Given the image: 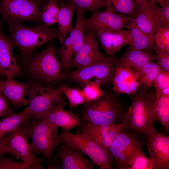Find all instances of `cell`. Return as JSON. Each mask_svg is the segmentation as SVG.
I'll list each match as a JSON object with an SVG mask.
<instances>
[{
    "instance_id": "cell-21",
    "label": "cell",
    "mask_w": 169,
    "mask_h": 169,
    "mask_svg": "<svg viewBox=\"0 0 169 169\" xmlns=\"http://www.w3.org/2000/svg\"><path fill=\"white\" fill-rule=\"evenodd\" d=\"M28 89L27 84H20L11 79L2 80L0 92L15 107L18 108L28 105L29 99L24 98L27 95Z\"/></svg>"
},
{
    "instance_id": "cell-25",
    "label": "cell",
    "mask_w": 169,
    "mask_h": 169,
    "mask_svg": "<svg viewBox=\"0 0 169 169\" xmlns=\"http://www.w3.org/2000/svg\"><path fill=\"white\" fill-rule=\"evenodd\" d=\"M32 119L27 107L22 111L14 113L0 120V140L11 134L25 121Z\"/></svg>"
},
{
    "instance_id": "cell-26",
    "label": "cell",
    "mask_w": 169,
    "mask_h": 169,
    "mask_svg": "<svg viewBox=\"0 0 169 169\" xmlns=\"http://www.w3.org/2000/svg\"><path fill=\"white\" fill-rule=\"evenodd\" d=\"M76 10L77 18L75 24L69 37L72 43L74 55L81 47L86 35L84 27V15L86 11L79 8Z\"/></svg>"
},
{
    "instance_id": "cell-13",
    "label": "cell",
    "mask_w": 169,
    "mask_h": 169,
    "mask_svg": "<svg viewBox=\"0 0 169 169\" xmlns=\"http://www.w3.org/2000/svg\"><path fill=\"white\" fill-rule=\"evenodd\" d=\"M133 18L127 15L105 11H99L84 20L85 33H95L100 30L121 31L126 27Z\"/></svg>"
},
{
    "instance_id": "cell-47",
    "label": "cell",
    "mask_w": 169,
    "mask_h": 169,
    "mask_svg": "<svg viewBox=\"0 0 169 169\" xmlns=\"http://www.w3.org/2000/svg\"><path fill=\"white\" fill-rule=\"evenodd\" d=\"M2 80H2L0 79V86H1V84H2Z\"/></svg>"
},
{
    "instance_id": "cell-18",
    "label": "cell",
    "mask_w": 169,
    "mask_h": 169,
    "mask_svg": "<svg viewBox=\"0 0 169 169\" xmlns=\"http://www.w3.org/2000/svg\"><path fill=\"white\" fill-rule=\"evenodd\" d=\"M66 105L65 98L62 97L41 120L59 126L64 131H69L78 125L81 119L71 111L65 110L64 106Z\"/></svg>"
},
{
    "instance_id": "cell-10",
    "label": "cell",
    "mask_w": 169,
    "mask_h": 169,
    "mask_svg": "<svg viewBox=\"0 0 169 169\" xmlns=\"http://www.w3.org/2000/svg\"><path fill=\"white\" fill-rule=\"evenodd\" d=\"M41 0H2L0 15L6 21L21 23L31 21L42 23L40 14L42 9Z\"/></svg>"
},
{
    "instance_id": "cell-1",
    "label": "cell",
    "mask_w": 169,
    "mask_h": 169,
    "mask_svg": "<svg viewBox=\"0 0 169 169\" xmlns=\"http://www.w3.org/2000/svg\"><path fill=\"white\" fill-rule=\"evenodd\" d=\"M142 83L137 92L131 95V103L126 110L122 122V131L132 130L146 137L156 132L153 125L156 120L155 114L156 95L154 90Z\"/></svg>"
},
{
    "instance_id": "cell-31",
    "label": "cell",
    "mask_w": 169,
    "mask_h": 169,
    "mask_svg": "<svg viewBox=\"0 0 169 169\" xmlns=\"http://www.w3.org/2000/svg\"><path fill=\"white\" fill-rule=\"evenodd\" d=\"M59 39L61 45L58 49H55V52L59 57L62 68L67 71L70 67L72 57L74 55L72 43L69 37Z\"/></svg>"
},
{
    "instance_id": "cell-40",
    "label": "cell",
    "mask_w": 169,
    "mask_h": 169,
    "mask_svg": "<svg viewBox=\"0 0 169 169\" xmlns=\"http://www.w3.org/2000/svg\"><path fill=\"white\" fill-rule=\"evenodd\" d=\"M156 59L158 61L161 68L169 71V52L156 47Z\"/></svg>"
},
{
    "instance_id": "cell-34",
    "label": "cell",
    "mask_w": 169,
    "mask_h": 169,
    "mask_svg": "<svg viewBox=\"0 0 169 169\" xmlns=\"http://www.w3.org/2000/svg\"><path fill=\"white\" fill-rule=\"evenodd\" d=\"M153 38L156 47L169 52V26L159 25L155 30Z\"/></svg>"
},
{
    "instance_id": "cell-2",
    "label": "cell",
    "mask_w": 169,
    "mask_h": 169,
    "mask_svg": "<svg viewBox=\"0 0 169 169\" xmlns=\"http://www.w3.org/2000/svg\"><path fill=\"white\" fill-rule=\"evenodd\" d=\"M9 36L19 49L24 61L27 63L34 52L46 43L59 38L58 29L43 25L42 23L30 27L16 21L6 20Z\"/></svg>"
},
{
    "instance_id": "cell-42",
    "label": "cell",
    "mask_w": 169,
    "mask_h": 169,
    "mask_svg": "<svg viewBox=\"0 0 169 169\" xmlns=\"http://www.w3.org/2000/svg\"><path fill=\"white\" fill-rule=\"evenodd\" d=\"M160 24L169 26V3L161 7Z\"/></svg>"
},
{
    "instance_id": "cell-46",
    "label": "cell",
    "mask_w": 169,
    "mask_h": 169,
    "mask_svg": "<svg viewBox=\"0 0 169 169\" xmlns=\"http://www.w3.org/2000/svg\"><path fill=\"white\" fill-rule=\"evenodd\" d=\"M149 2L154 3H156V2L157 1V0H149Z\"/></svg>"
},
{
    "instance_id": "cell-23",
    "label": "cell",
    "mask_w": 169,
    "mask_h": 169,
    "mask_svg": "<svg viewBox=\"0 0 169 169\" xmlns=\"http://www.w3.org/2000/svg\"><path fill=\"white\" fill-rule=\"evenodd\" d=\"M132 39L129 44L131 50H146L151 49L154 44L153 37L146 33L139 28L133 20L126 26Z\"/></svg>"
},
{
    "instance_id": "cell-44",
    "label": "cell",
    "mask_w": 169,
    "mask_h": 169,
    "mask_svg": "<svg viewBox=\"0 0 169 169\" xmlns=\"http://www.w3.org/2000/svg\"><path fill=\"white\" fill-rule=\"evenodd\" d=\"M138 9L145 5L147 2V0H133Z\"/></svg>"
},
{
    "instance_id": "cell-30",
    "label": "cell",
    "mask_w": 169,
    "mask_h": 169,
    "mask_svg": "<svg viewBox=\"0 0 169 169\" xmlns=\"http://www.w3.org/2000/svg\"><path fill=\"white\" fill-rule=\"evenodd\" d=\"M161 69L158 62L156 63L150 62L135 70L138 73L142 83L150 89L153 86L155 78Z\"/></svg>"
},
{
    "instance_id": "cell-19",
    "label": "cell",
    "mask_w": 169,
    "mask_h": 169,
    "mask_svg": "<svg viewBox=\"0 0 169 169\" xmlns=\"http://www.w3.org/2000/svg\"><path fill=\"white\" fill-rule=\"evenodd\" d=\"M155 3L147 2L138 9L136 15L133 18L134 23L139 28L152 37L161 22V8Z\"/></svg>"
},
{
    "instance_id": "cell-12",
    "label": "cell",
    "mask_w": 169,
    "mask_h": 169,
    "mask_svg": "<svg viewBox=\"0 0 169 169\" xmlns=\"http://www.w3.org/2000/svg\"><path fill=\"white\" fill-rule=\"evenodd\" d=\"M49 169H93L95 164L80 151L66 143L59 146L55 157Z\"/></svg>"
},
{
    "instance_id": "cell-41",
    "label": "cell",
    "mask_w": 169,
    "mask_h": 169,
    "mask_svg": "<svg viewBox=\"0 0 169 169\" xmlns=\"http://www.w3.org/2000/svg\"><path fill=\"white\" fill-rule=\"evenodd\" d=\"M15 113L11 108L8 100L0 92V118Z\"/></svg>"
},
{
    "instance_id": "cell-16",
    "label": "cell",
    "mask_w": 169,
    "mask_h": 169,
    "mask_svg": "<svg viewBox=\"0 0 169 169\" xmlns=\"http://www.w3.org/2000/svg\"><path fill=\"white\" fill-rule=\"evenodd\" d=\"M153 169H169V138L156 131L146 137Z\"/></svg>"
},
{
    "instance_id": "cell-3",
    "label": "cell",
    "mask_w": 169,
    "mask_h": 169,
    "mask_svg": "<svg viewBox=\"0 0 169 169\" xmlns=\"http://www.w3.org/2000/svg\"><path fill=\"white\" fill-rule=\"evenodd\" d=\"M83 105L81 119L97 125L122 123L126 110L120 94L113 89L103 90L98 98Z\"/></svg>"
},
{
    "instance_id": "cell-7",
    "label": "cell",
    "mask_w": 169,
    "mask_h": 169,
    "mask_svg": "<svg viewBox=\"0 0 169 169\" xmlns=\"http://www.w3.org/2000/svg\"><path fill=\"white\" fill-rule=\"evenodd\" d=\"M146 143V137L141 133L129 130L121 131L109 149L110 154L116 161V167L127 169L131 157L142 150Z\"/></svg>"
},
{
    "instance_id": "cell-32",
    "label": "cell",
    "mask_w": 169,
    "mask_h": 169,
    "mask_svg": "<svg viewBox=\"0 0 169 169\" xmlns=\"http://www.w3.org/2000/svg\"><path fill=\"white\" fill-rule=\"evenodd\" d=\"M59 9L57 2L54 0H50L41 12L40 18L41 22L48 27L55 24L57 23Z\"/></svg>"
},
{
    "instance_id": "cell-17",
    "label": "cell",
    "mask_w": 169,
    "mask_h": 169,
    "mask_svg": "<svg viewBox=\"0 0 169 169\" xmlns=\"http://www.w3.org/2000/svg\"><path fill=\"white\" fill-rule=\"evenodd\" d=\"M142 82L135 69L129 67L116 68L112 79V89L119 94L135 93Z\"/></svg>"
},
{
    "instance_id": "cell-28",
    "label": "cell",
    "mask_w": 169,
    "mask_h": 169,
    "mask_svg": "<svg viewBox=\"0 0 169 169\" xmlns=\"http://www.w3.org/2000/svg\"><path fill=\"white\" fill-rule=\"evenodd\" d=\"M155 114L167 133L169 132V96H156L155 103Z\"/></svg>"
},
{
    "instance_id": "cell-14",
    "label": "cell",
    "mask_w": 169,
    "mask_h": 169,
    "mask_svg": "<svg viewBox=\"0 0 169 169\" xmlns=\"http://www.w3.org/2000/svg\"><path fill=\"white\" fill-rule=\"evenodd\" d=\"M78 132L84 133L94 141L108 149L117 136L122 131V123L97 125L81 120Z\"/></svg>"
},
{
    "instance_id": "cell-39",
    "label": "cell",
    "mask_w": 169,
    "mask_h": 169,
    "mask_svg": "<svg viewBox=\"0 0 169 169\" xmlns=\"http://www.w3.org/2000/svg\"><path fill=\"white\" fill-rule=\"evenodd\" d=\"M153 85L156 94L169 88V71L161 69L155 78Z\"/></svg>"
},
{
    "instance_id": "cell-45",
    "label": "cell",
    "mask_w": 169,
    "mask_h": 169,
    "mask_svg": "<svg viewBox=\"0 0 169 169\" xmlns=\"http://www.w3.org/2000/svg\"><path fill=\"white\" fill-rule=\"evenodd\" d=\"M160 3L161 7L169 3V0H157Z\"/></svg>"
},
{
    "instance_id": "cell-48",
    "label": "cell",
    "mask_w": 169,
    "mask_h": 169,
    "mask_svg": "<svg viewBox=\"0 0 169 169\" xmlns=\"http://www.w3.org/2000/svg\"><path fill=\"white\" fill-rule=\"evenodd\" d=\"M56 1L57 2H58V1H59V0H54Z\"/></svg>"
},
{
    "instance_id": "cell-29",
    "label": "cell",
    "mask_w": 169,
    "mask_h": 169,
    "mask_svg": "<svg viewBox=\"0 0 169 169\" xmlns=\"http://www.w3.org/2000/svg\"><path fill=\"white\" fill-rule=\"evenodd\" d=\"M76 54L87 57L99 58L106 56L100 51L97 43V37L93 32L87 33L82 46Z\"/></svg>"
},
{
    "instance_id": "cell-43",
    "label": "cell",
    "mask_w": 169,
    "mask_h": 169,
    "mask_svg": "<svg viewBox=\"0 0 169 169\" xmlns=\"http://www.w3.org/2000/svg\"><path fill=\"white\" fill-rule=\"evenodd\" d=\"M8 154L13 156L17 158L14 152L11 149L6 146L3 143L1 139L0 140V156L4 154Z\"/></svg>"
},
{
    "instance_id": "cell-37",
    "label": "cell",
    "mask_w": 169,
    "mask_h": 169,
    "mask_svg": "<svg viewBox=\"0 0 169 169\" xmlns=\"http://www.w3.org/2000/svg\"><path fill=\"white\" fill-rule=\"evenodd\" d=\"M101 84L100 80L95 79L90 81L83 87L82 90L87 102L95 100L102 95L103 90L100 88Z\"/></svg>"
},
{
    "instance_id": "cell-9",
    "label": "cell",
    "mask_w": 169,
    "mask_h": 169,
    "mask_svg": "<svg viewBox=\"0 0 169 169\" xmlns=\"http://www.w3.org/2000/svg\"><path fill=\"white\" fill-rule=\"evenodd\" d=\"M27 85L29 100L28 107L31 120H41L52 106L59 101L63 94L58 88L48 87L35 82Z\"/></svg>"
},
{
    "instance_id": "cell-24",
    "label": "cell",
    "mask_w": 169,
    "mask_h": 169,
    "mask_svg": "<svg viewBox=\"0 0 169 169\" xmlns=\"http://www.w3.org/2000/svg\"><path fill=\"white\" fill-rule=\"evenodd\" d=\"M60 5L57 22L59 27L58 34L59 38H63L70 33L73 28L72 25L73 15L77 7L75 5L59 2Z\"/></svg>"
},
{
    "instance_id": "cell-35",
    "label": "cell",
    "mask_w": 169,
    "mask_h": 169,
    "mask_svg": "<svg viewBox=\"0 0 169 169\" xmlns=\"http://www.w3.org/2000/svg\"><path fill=\"white\" fill-rule=\"evenodd\" d=\"M67 3L73 4L77 8L89 11L92 14L102 8L106 7V0H65Z\"/></svg>"
},
{
    "instance_id": "cell-6",
    "label": "cell",
    "mask_w": 169,
    "mask_h": 169,
    "mask_svg": "<svg viewBox=\"0 0 169 169\" xmlns=\"http://www.w3.org/2000/svg\"><path fill=\"white\" fill-rule=\"evenodd\" d=\"M61 143L69 144L88 156L100 169H111L115 160L109 149L86 134L64 131L59 135Z\"/></svg>"
},
{
    "instance_id": "cell-20",
    "label": "cell",
    "mask_w": 169,
    "mask_h": 169,
    "mask_svg": "<svg viewBox=\"0 0 169 169\" xmlns=\"http://www.w3.org/2000/svg\"><path fill=\"white\" fill-rule=\"evenodd\" d=\"M102 47L108 56L118 52L124 46L129 45L131 36L128 30H100L95 33Z\"/></svg>"
},
{
    "instance_id": "cell-15",
    "label": "cell",
    "mask_w": 169,
    "mask_h": 169,
    "mask_svg": "<svg viewBox=\"0 0 169 169\" xmlns=\"http://www.w3.org/2000/svg\"><path fill=\"white\" fill-rule=\"evenodd\" d=\"M4 20L3 18L0 20V76L9 80L16 77L23 76V74L13 53L15 45L10 36L3 32Z\"/></svg>"
},
{
    "instance_id": "cell-5",
    "label": "cell",
    "mask_w": 169,
    "mask_h": 169,
    "mask_svg": "<svg viewBox=\"0 0 169 169\" xmlns=\"http://www.w3.org/2000/svg\"><path fill=\"white\" fill-rule=\"evenodd\" d=\"M57 125L41 120H31L28 129V137L33 153H42L49 163L53 153L61 142Z\"/></svg>"
},
{
    "instance_id": "cell-33",
    "label": "cell",
    "mask_w": 169,
    "mask_h": 169,
    "mask_svg": "<svg viewBox=\"0 0 169 169\" xmlns=\"http://www.w3.org/2000/svg\"><path fill=\"white\" fill-rule=\"evenodd\" d=\"M58 89L67 98L71 109L87 102L82 90L79 88H72L63 85Z\"/></svg>"
},
{
    "instance_id": "cell-4",
    "label": "cell",
    "mask_w": 169,
    "mask_h": 169,
    "mask_svg": "<svg viewBox=\"0 0 169 169\" xmlns=\"http://www.w3.org/2000/svg\"><path fill=\"white\" fill-rule=\"evenodd\" d=\"M26 64L29 73L38 80L54 83L64 78L65 74L62 72L61 65L57 58L53 42L33 55Z\"/></svg>"
},
{
    "instance_id": "cell-27",
    "label": "cell",
    "mask_w": 169,
    "mask_h": 169,
    "mask_svg": "<svg viewBox=\"0 0 169 169\" xmlns=\"http://www.w3.org/2000/svg\"><path fill=\"white\" fill-rule=\"evenodd\" d=\"M106 11L118 13L135 18L138 9L133 0H106Z\"/></svg>"
},
{
    "instance_id": "cell-22",
    "label": "cell",
    "mask_w": 169,
    "mask_h": 169,
    "mask_svg": "<svg viewBox=\"0 0 169 169\" xmlns=\"http://www.w3.org/2000/svg\"><path fill=\"white\" fill-rule=\"evenodd\" d=\"M156 59V55L146 50H129L118 58L116 68L129 67L136 69Z\"/></svg>"
},
{
    "instance_id": "cell-11",
    "label": "cell",
    "mask_w": 169,
    "mask_h": 169,
    "mask_svg": "<svg viewBox=\"0 0 169 169\" xmlns=\"http://www.w3.org/2000/svg\"><path fill=\"white\" fill-rule=\"evenodd\" d=\"M30 122L29 120L25 121L8 136L1 139L4 145L14 152L17 158H20L23 161L31 166L41 164L43 160L35 157L28 143V129Z\"/></svg>"
},
{
    "instance_id": "cell-8",
    "label": "cell",
    "mask_w": 169,
    "mask_h": 169,
    "mask_svg": "<svg viewBox=\"0 0 169 169\" xmlns=\"http://www.w3.org/2000/svg\"><path fill=\"white\" fill-rule=\"evenodd\" d=\"M118 58L112 54L87 66L65 74L64 78L83 87L92 79L100 80L102 84H112Z\"/></svg>"
},
{
    "instance_id": "cell-36",
    "label": "cell",
    "mask_w": 169,
    "mask_h": 169,
    "mask_svg": "<svg viewBox=\"0 0 169 169\" xmlns=\"http://www.w3.org/2000/svg\"><path fill=\"white\" fill-rule=\"evenodd\" d=\"M127 169H153L151 162L142 150L134 154L130 159Z\"/></svg>"
},
{
    "instance_id": "cell-38",
    "label": "cell",
    "mask_w": 169,
    "mask_h": 169,
    "mask_svg": "<svg viewBox=\"0 0 169 169\" xmlns=\"http://www.w3.org/2000/svg\"><path fill=\"white\" fill-rule=\"evenodd\" d=\"M41 164L29 165L24 161L17 162L8 158L0 156V169H41Z\"/></svg>"
}]
</instances>
